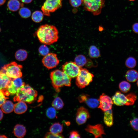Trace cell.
<instances>
[{"mask_svg":"<svg viewBox=\"0 0 138 138\" xmlns=\"http://www.w3.org/2000/svg\"><path fill=\"white\" fill-rule=\"evenodd\" d=\"M14 105L13 102L10 100L6 101L1 106L2 111L5 113L12 112L14 109Z\"/></svg>","mask_w":138,"mask_h":138,"instance_id":"obj_22","label":"cell"},{"mask_svg":"<svg viewBox=\"0 0 138 138\" xmlns=\"http://www.w3.org/2000/svg\"><path fill=\"white\" fill-rule=\"evenodd\" d=\"M50 77L52 85L57 92L60 91V88L65 86H70L71 78L63 71L56 70L52 72Z\"/></svg>","mask_w":138,"mask_h":138,"instance_id":"obj_3","label":"cell"},{"mask_svg":"<svg viewBox=\"0 0 138 138\" xmlns=\"http://www.w3.org/2000/svg\"><path fill=\"white\" fill-rule=\"evenodd\" d=\"M70 138H80V136L78 132L76 131H72L70 133Z\"/></svg>","mask_w":138,"mask_h":138,"instance_id":"obj_39","label":"cell"},{"mask_svg":"<svg viewBox=\"0 0 138 138\" xmlns=\"http://www.w3.org/2000/svg\"><path fill=\"white\" fill-rule=\"evenodd\" d=\"M3 116V111L0 109V121L2 119Z\"/></svg>","mask_w":138,"mask_h":138,"instance_id":"obj_42","label":"cell"},{"mask_svg":"<svg viewBox=\"0 0 138 138\" xmlns=\"http://www.w3.org/2000/svg\"><path fill=\"white\" fill-rule=\"evenodd\" d=\"M113 103L117 106H127L128 100L126 96L119 91H117L112 97Z\"/></svg>","mask_w":138,"mask_h":138,"instance_id":"obj_15","label":"cell"},{"mask_svg":"<svg viewBox=\"0 0 138 138\" xmlns=\"http://www.w3.org/2000/svg\"><path fill=\"white\" fill-rule=\"evenodd\" d=\"M137 86L138 87V79H137Z\"/></svg>","mask_w":138,"mask_h":138,"instance_id":"obj_45","label":"cell"},{"mask_svg":"<svg viewBox=\"0 0 138 138\" xmlns=\"http://www.w3.org/2000/svg\"><path fill=\"white\" fill-rule=\"evenodd\" d=\"M8 98L5 96V95L2 91H0V107L6 101V99Z\"/></svg>","mask_w":138,"mask_h":138,"instance_id":"obj_38","label":"cell"},{"mask_svg":"<svg viewBox=\"0 0 138 138\" xmlns=\"http://www.w3.org/2000/svg\"><path fill=\"white\" fill-rule=\"evenodd\" d=\"M103 121L105 124L108 126L110 127L113 124V117L111 109L105 111Z\"/></svg>","mask_w":138,"mask_h":138,"instance_id":"obj_18","label":"cell"},{"mask_svg":"<svg viewBox=\"0 0 138 138\" xmlns=\"http://www.w3.org/2000/svg\"><path fill=\"white\" fill-rule=\"evenodd\" d=\"M13 132L15 135L17 137L22 138L25 135L26 130L23 125L17 124L14 127Z\"/></svg>","mask_w":138,"mask_h":138,"instance_id":"obj_19","label":"cell"},{"mask_svg":"<svg viewBox=\"0 0 138 138\" xmlns=\"http://www.w3.org/2000/svg\"><path fill=\"white\" fill-rule=\"evenodd\" d=\"M39 51L41 55L45 56L49 53V50L47 46L45 45H43L39 47Z\"/></svg>","mask_w":138,"mask_h":138,"instance_id":"obj_34","label":"cell"},{"mask_svg":"<svg viewBox=\"0 0 138 138\" xmlns=\"http://www.w3.org/2000/svg\"><path fill=\"white\" fill-rule=\"evenodd\" d=\"M82 0L85 9L94 15L100 14L105 5V0Z\"/></svg>","mask_w":138,"mask_h":138,"instance_id":"obj_5","label":"cell"},{"mask_svg":"<svg viewBox=\"0 0 138 138\" xmlns=\"http://www.w3.org/2000/svg\"><path fill=\"white\" fill-rule=\"evenodd\" d=\"M62 0H46L41 7L43 14L49 16L53 12L62 6Z\"/></svg>","mask_w":138,"mask_h":138,"instance_id":"obj_7","label":"cell"},{"mask_svg":"<svg viewBox=\"0 0 138 138\" xmlns=\"http://www.w3.org/2000/svg\"><path fill=\"white\" fill-rule=\"evenodd\" d=\"M88 54L92 59L98 58L100 56L99 50L95 45H91L89 50Z\"/></svg>","mask_w":138,"mask_h":138,"instance_id":"obj_24","label":"cell"},{"mask_svg":"<svg viewBox=\"0 0 138 138\" xmlns=\"http://www.w3.org/2000/svg\"><path fill=\"white\" fill-rule=\"evenodd\" d=\"M78 99L80 102H84L89 107L92 108L97 107L99 105L98 100L91 98L87 94H82L79 96Z\"/></svg>","mask_w":138,"mask_h":138,"instance_id":"obj_14","label":"cell"},{"mask_svg":"<svg viewBox=\"0 0 138 138\" xmlns=\"http://www.w3.org/2000/svg\"><path fill=\"white\" fill-rule=\"evenodd\" d=\"M0 138H7V137L5 135H0Z\"/></svg>","mask_w":138,"mask_h":138,"instance_id":"obj_44","label":"cell"},{"mask_svg":"<svg viewBox=\"0 0 138 138\" xmlns=\"http://www.w3.org/2000/svg\"><path fill=\"white\" fill-rule=\"evenodd\" d=\"M63 130L62 124L59 122H55L52 124L49 129L50 132L55 134H60Z\"/></svg>","mask_w":138,"mask_h":138,"instance_id":"obj_23","label":"cell"},{"mask_svg":"<svg viewBox=\"0 0 138 138\" xmlns=\"http://www.w3.org/2000/svg\"><path fill=\"white\" fill-rule=\"evenodd\" d=\"M119 86V89L121 92L126 93L130 90L131 85L128 82L126 81H123L120 83Z\"/></svg>","mask_w":138,"mask_h":138,"instance_id":"obj_27","label":"cell"},{"mask_svg":"<svg viewBox=\"0 0 138 138\" xmlns=\"http://www.w3.org/2000/svg\"><path fill=\"white\" fill-rule=\"evenodd\" d=\"M126 67L130 68H134L136 64V61L134 58L130 56L128 57L125 62Z\"/></svg>","mask_w":138,"mask_h":138,"instance_id":"obj_31","label":"cell"},{"mask_svg":"<svg viewBox=\"0 0 138 138\" xmlns=\"http://www.w3.org/2000/svg\"><path fill=\"white\" fill-rule=\"evenodd\" d=\"M42 62L45 67L50 69L57 66L59 61L56 54L50 53L44 56L42 59Z\"/></svg>","mask_w":138,"mask_h":138,"instance_id":"obj_9","label":"cell"},{"mask_svg":"<svg viewBox=\"0 0 138 138\" xmlns=\"http://www.w3.org/2000/svg\"><path fill=\"white\" fill-rule=\"evenodd\" d=\"M27 109V106L25 102L19 101L14 105V110L16 113L20 114L25 112Z\"/></svg>","mask_w":138,"mask_h":138,"instance_id":"obj_17","label":"cell"},{"mask_svg":"<svg viewBox=\"0 0 138 138\" xmlns=\"http://www.w3.org/2000/svg\"><path fill=\"white\" fill-rule=\"evenodd\" d=\"M128 100V106L133 105L137 99L136 95L133 93H130L126 95Z\"/></svg>","mask_w":138,"mask_h":138,"instance_id":"obj_32","label":"cell"},{"mask_svg":"<svg viewBox=\"0 0 138 138\" xmlns=\"http://www.w3.org/2000/svg\"><path fill=\"white\" fill-rule=\"evenodd\" d=\"M125 77L128 81L131 82H135L138 79V72L135 70H129L126 72Z\"/></svg>","mask_w":138,"mask_h":138,"instance_id":"obj_20","label":"cell"},{"mask_svg":"<svg viewBox=\"0 0 138 138\" xmlns=\"http://www.w3.org/2000/svg\"><path fill=\"white\" fill-rule=\"evenodd\" d=\"M81 68L72 61L66 62L62 66V71L71 78L77 76Z\"/></svg>","mask_w":138,"mask_h":138,"instance_id":"obj_8","label":"cell"},{"mask_svg":"<svg viewBox=\"0 0 138 138\" xmlns=\"http://www.w3.org/2000/svg\"><path fill=\"white\" fill-rule=\"evenodd\" d=\"M99 105L98 107L103 111L111 109L113 102L111 98L108 96L103 93L100 96Z\"/></svg>","mask_w":138,"mask_h":138,"instance_id":"obj_10","label":"cell"},{"mask_svg":"<svg viewBox=\"0 0 138 138\" xmlns=\"http://www.w3.org/2000/svg\"><path fill=\"white\" fill-rule=\"evenodd\" d=\"M36 34L40 42L46 45L56 42L59 38L58 30L55 26L51 25L46 24L40 26Z\"/></svg>","mask_w":138,"mask_h":138,"instance_id":"obj_1","label":"cell"},{"mask_svg":"<svg viewBox=\"0 0 138 138\" xmlns=\"http://www.w3.org/2000/svg\"><path fill=\"white\" fill-rule=\"evenodd\" d=\"M1 29L0 27V32H1Z\"/></svg>","mask_w":138,"mask_h":138,"instance_id":"obj_47","label":"cell"},{"mask_svg":"<svg viewBox=\"0 0 138 138\" xmlns=\"http://www.w3.org/2000/svg\"><path fill=\"white\" fill-rule=\"evenodd\" d=\"M45 137L47 138H62L64 137V136L61 134H55L50 132L47 133L45 135Z\"/></svg>","mask_w":138,"mask_h":138,"instance_id":"obj_36","label":"cell"},{"mask_svg":"<svg viewBox=\"0 0 138 138\" xmlns=\"http://www.w3.org/2000/svg\"><path fill=\"white\" fill-rule=\"evenodd\" d=\"M74 61L75 63L78 66L82 67L86 65L87 60L84 55L79 54L75 57Z\"/></svg>","mask_w":138,"mask_h":138,"instance_id":"obj_25","label":"cell"},{"mask_svg":"<svg viewBox=\"0 0 138 138\" xmlns=\"http://www.w3.org/2000/svg\"><path fill=\"white\" fill-rule=\"evenodd\" d=\"M131 127L134 130L138 131V118H135L130 121Z\"/></svg>","mask_w":138,"mask_h":138,"instance_id":"obj_35","label":"cell"},{"mask_svg":"<svg viewBox=\"0 0 138 138\" xmlns=\"http://www.w3.org/2000/svg\"><path fill=\"white\" fill-rule=\"evenodd\" d=\"M37 95L36 90L29 85L25 84L17 89L14 101H22L30 103L35 100Z\"/></svg>","mask_w":138,"mask_h":138,"instance_id":"obj_2","label":"cell"},{"mask_svg":"<svg viewBox=\"0 0 138 138\" xmlns=\"http://www.w3.org/2000/svg\"><path fill=\"white\" fill-rule=\"evenodd\" d=\"M47 117L50 119H53L56 116V109L53 107H50L48 108L46 112Z\"/></svg>","mask_w":138,"mask_h":138,"instance_id":"obj_33","label":"cell"},{"mask_svg":"<svg viewBox=\"0 0 138 138\" xmlns=\"http://www.w3.org/2000/svg\"><path fill=\"white\" fill-rule=\"evenodd\" d=\"M130 1H135V0H129Z\"/></svg>","mask_w":138,"mask_h":138,"instance_id":"obj_46","label":"cell"},{"mask_svg":"<svg viewBox=\"0 0 138 138\" xmlns=\"http://www.w3.org/2000/svg\"><path fill=\"white\" fill-rule=\"evenodd\" d=\"M6 0H0V6L3 5L6 2Z\"/></svg>","mask_w":138,"mask_h":138,"instance_id":"obj_43","label":"cell"},{"mask_svg":"<svg viewBox=\"0 0 138 138\" xmlns=\"http://www.w3.org/2000/svg\"><path fill=\"white\" fill-rule=\"evenodd\" d=\"M27 51L23 49H20L17 51L15 54L16 59L19 61H22L25 60L27 58Z\"/></svg>","mask_w":138,"mask_h":138,"instance_id":"obj_26","label":"cell"},{"mask_svg":"<svg viewBox=\"0 0 138 138\" xmlns=\"http://www.w3.org/2000/svg\"><path fill=\"white\" fill-rule=\"evenodd\" d=\"M52 105L56 109L60 110L63 108L64 103L60 97H57L53 100L52 103Z\"/></svg>","mask_w":138,"mask_h":138,"instance_id":"obj_29","label":"cell"},{"mask_svg":"<svg viewBox=\"0 0 138 138\" xmlns=\"http://www.w3.org/2000/svg\"><path fill=\"white\" fill-rule=\"evenodd\" d=\"M21 6L22 5L18 0H9L7 4L8 9L12 12L17 11Z\"/></svg>","mask_w":138,"mask_h":138,"instance_id":"obj_21","label":"cell"},{"mask_svg":"<svg viewBox=\"0 0 138 138\" xmlns=\"http://www.w3.org/2000/svg\"><path fill=\"white\" fill-rule=\"evenodd\" d=\"M12 78L8 77L1 70H0V91H2L5 96H8L10 93L7 90Z\"/></svg>","mask_w":138,"mask_h":138,"instance_id":"obj_11","label":"cell"},{"mask_svg":"<svg viewBox=\"0 0 138 138\" xmlns=\"http://www.w3.org/2000/svg\"><path fill=\"white\" fill-rule=\"evenodd\" d=\"M22 3L28 4L31 2L32 0H20Z\"/></svg>","mask_w":138,"mask_h":138,"instance_id":"obj_41","label":"cell"},{"mask_svg":"<svg viewBox=\"0 0 138 138\" xmlns=\"http://www.w3.org/2000/svg\"><path fill=\"white\" fill-rule=\"evenodd\" d=\"M19 14L22 18H26L30 16L31 13V11L28 8L22 7L19 9Z\"/></svg>","mask_w":138,"mask_h":138,"instance_id":"obj_30","label":"cell"},{"mask_svg":"<svg viewBox=\"0 0 138 138\" xmlns=\"http://www.w3.org/2000/svg\"><path fill=\"white\" fill-rule=\"evenodd\" d=\"M90 117L89 112L87 109L83 107L78 109L76 117V121L79 125L84 123Z\"/></svg>","mask_w":138,"mask_h":138,"instance_id":"obj_13","label":"cell"},{"mask_svg":"<svg viewBox=\"0 0 138 138\" xmlns=\"http://www.w3.org/2000/svg\"><path fill=\"white\" fill-rule=\"evenodd\" d=\"M13 79L7 90L10 94H14L16 93L18 89L25 84L20 77Z\"/></svg>","mask_w":138,"mask_h":138,"instance_id":"obj_16","label":"cell"},{"mask_svg":"<svg viewBox=\"0 0 138 138\" xmlns=\"http://www.w3.org/2000/svg\"><path fill=\"white\" fill-rule=\"evenodd\" d=\"M22 66L15 62L5 65L1 70L8 77L15 78L21 77L22 75L21 70Z\"/></svg>","mask_w":138,"mask_h":138,"instance_id":"obj_4","label":"cell"},{"mask_svg":"<svg viewBox=\"0 0 138 138\" xmlns=\"http://www.w3.org/2000/svg\"><path fill=\"white\" fill-rule=\"evenodd\" d=\"M85 130L86 131L93 134L95 138H101L102 135L105 134L103 126L101 124L94 125L88 124Z\"/></svg>","mask_w":138,"mask_h":138,"instance_id":"obj_12","label":"cell"},{"mask_svg":"<svg viewBox=\"0 0 138 138\" xmlns=\"http://www.w3.org/2000/svg\"><path fill=\"white\" fill-rule=\"evenodd\" d=\"M94 76L87 69L81 68L76 77V84L79 88H83L92 81Z\"/></svg>","mask_w":138,"mask_h":138,"instance_id":"obj_6","label":"cell"},{"mask_svg":"<svg viewBox=\"0 0 138 138\" xmlns=\"http://www.w3.org/2000/svg\"><path fill=\"white\" fill-rule=\"evenodd\" d=\"M133 31L135 33L138 34V23L133 24L132 26Z\"/></svg>","mask_w":138,"mask_h":138,"instance_id":"obj_40","label":"cell"},{"mask_svg":"<svg viewBox=\"0 0 138 138\" xmlns=\"http://www.w3.org/2000/svg\"><path fill=\"white\" fill-rule=\"evenodd\" d=\"M42 12L39 11H36L32 14L31 18L32 20L36 22H39L43 20V15Z\"/></svg>","mask_w":138,"mask_h":138,"instance_id":"obj_28","label":"cell"},{"mask_svg":"<svg viewBox=\"0 0 138 138\" xmlns=\"http://www.w3.org/2000/svg\"><path fill=\"white\" fill-rule=\"evenodd\" d=\"M70 3L74 7H77L80 6L82 3V0H70Z\"/></svg>","mask_w":138,"mask_h":138,"instance_id":"obj_37","label":"cell"}]
</instances>
